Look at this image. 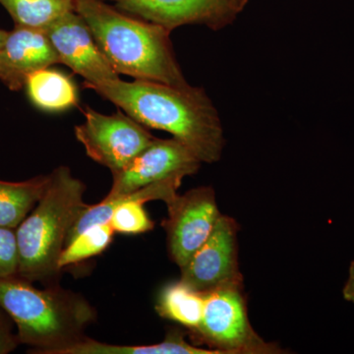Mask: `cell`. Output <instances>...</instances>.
<instances>
[{
	"label": "cell",
	"instance_id": "cell-1",
	"mask_svg": "<svg viewBox=\"0 0 354 354\" xmlns=\"http://www.w3.org/2000/svg\"><path fill=\"white\" fill-rule=\"evenodd\" d=\"M144 127L171 133L201 162L220 160L225 147L218 111L201 88L118 79L91 88Z\"/></svg>",
	"mask_w": 354,
	"mask_h": 354
},
{
	"label": "cell",
	"instance_id": "cell-2",
	"mask_svg": "<svg viewBox=\"0 0 354 354\" xmlns=\"http://www.w3.org/2000/svg\"><path fill=\"white\" fill-rule=\"evenodd\" d=\"M76 12L118 74L187 88L177 62L171 31L109 6L104 0H76Z\"/></svg>",
	"mask_w": 354,
	"mask_h": 354
},
{
	"label": "cell",
	"instance_id": "cell-3",
	"mask_svg": "<svg viewBox=\"0 0 354 354\" xmlns=\"http://www.w3.org/2000/svg\"><path fill=\"white\" fill-rule=\"evenodd\" d=\"M0 306L31 353L57 354L83 339L97 319L95 307L82 295L59 283L38 288L18 276L0 279Z\"/></svg>",
	"mask_w": 354,
	"mask_h": 354
},
{
	"label": "cell",
	"instance_id": "cell-4",
	"mask_svg": "<svg viewBox=\"0 0 354 354\" xmlns=\"http://www.w3.org/2000/svg\"><path fill=\"white\" fill-rule=\"evenodd\" d=\"M86 185L68 167H58L48 174L43 196L31 213L16 227L19 247L18 277L44 286L57 285L58 260L70 228L88 204Z\"/></svg>",
	"mask_w": 354,
	"mask_h": 354
},
{
	"label": "cell",
	"instance_id": "cell-5",
	"mask_svg": "<svg viewBox=\"0 0 354 354\" xmlns=\"http://www.w3.org/2000/svg\"><path fill=\"white\" fill-rule=\"evenodd\" d=\"M192 334L220 354L283 353L276 344L266 342L249 323L243 283L205 293L201 323Z\"/></svg>",
	"mask_w": 354,
	"mask_h": 354
},
{
	"label": "cell",
	"instance_id": "cell-6",
	"mask_svg": "<svg viewBox=\"0 0 354 354\" xmlns=\"http://www.w3.org/2000/svg\"><path fill=\"white\" fill-rule=\"evenodd\" d=\"M84 122L75 127L76 139L88 158L115 174L122 171L156 140L147 127L120 111L106 115L90 106Z\"/></svg>",
	"mask_w": 354,
	"mask_h": 354
},
{
	"label": "cell",
	"instance_id": "cell-7",
	"mask_svg": "<svg viewBox=\"0 0 354 354\" xmlns=\"http://www.w3.org/2000/svg\"><path fill=\"white\" fill-rule=\"evenodd\" d=\"M167 207V218L162 225L167 232L169 256L180 269L209 239L221 213L211 186L176 194Z\"/></svg>",
	"mask_w": 354,
	"mask_h": 354
},
{
	"label": "cell",
	"instance_id": "cell-8",
	"mask_svg": "<svg viewBox=\"0 0 354 354\" xmlns=\"http://www.w3.org/2000/svg\"><path fill=\"white\" fill-rule=\"evenodd\" d=\"M237 234L236 221L221 215L209 239L180 268V281L204 295L221 286L243 283L237 260Z\"/></svg>",
	"mask_w": 354,
	"mask_h": 354
},
{
	"label": "cell",
	"instance_id": "cell-9",
	"mask_svg": "<svg viewBox=\"0 0 354 354\" xmlns=\"http://www.w3.org/2000/svg\"><path fill=\"white\" fill-rule=\"evenodd\" d=\"M44 32L57 50L60 64L82 77L86 88L120 79V74L97 46L87 23L76 11L64 14Z\"/></svg>",
	"mask_w": 354,
	"mask_h": 354
},
{
	"label": "cell",
	"instance_id": "cell-10",
	"mask_svg": "<svg viewBox=\"0 0 354 354\" xmlns=\"http://www.w3.org/2000/svg\"><path fill=\"white\" fill-rule=\"evenodd\" d=\"M201 164L179 140L156 138L125 169L113 174V186L106 197L127 194L172 177L184 179L196 174Z\"/></svg>",
	"mask_w": 354,
	"mask_h": 354
},
{
	"label": "cell",
	"instance_id": "cell-11",
	"mask_svg": "<svg viewBox=\"0 0 354 354\" xmlns=\"http://www.w3.org/2000/svg\"><path fill=\"white\" fill-rule=\"evenodd\" d=\"M124 12L172 32L186 25H203L214 31L232 24L236 11L228 0H104Z\"/></svg>",
	"mask_w": 354,
	"mask_h": 354
},
{
	"label": "cell",
	"instance_id": "cell-12",
	"mask_svg": "<svg viewBox=\"0 0 354 354\" xmlns=\"http://www.w3.org/2000/svg\"><path fill=\"white\" fill-rule=\"evenodd\" d=\"M58 64L57 50L44 30L15 26L0 48V81L17 92L32 73Z\"/></svg>",
	"mask_w": 354,
	"mask_h": 354
},
{
	"label": "cell",
	"instance_id": "cell-13",
	"mask_svg": "<svg viewBox=\"0 0 354 354\" xmlns=\"http://www.w3.org/2000/svg\"><path fill=\"white\" fill-rule=\"evenodd\" d=\"M25 88L32 104L44 111H67L79 102L78 90L73 81L50 67L30 75Z\"/></svg>",
	"mask_w": 354,
	"mask_h": 354
},
{
	"label": "cell",
	"instance_id": "cell-14",
	"mask_svg": "<svg viewBox=\"0 0 354 354\" xmlns=\"http://www.w3.org/2000/svg\"><path fill=\"white\" fill-rule=\"evenodd\" d=\"M208 349L198 348L185 341L183 333L172 330L165 341L150 346H121L90 339L87 335L58 351L57 354H208Z\"/></svg>",
	"mask_w": 354,
	"mask_h": 354
},
{
	"label": "cell",
	"instance_id": "cell-15",
	"mask_svg": "<svg viewBox=\"0 0 354 354\" xmlns=\"http://www.w3.org/2000/svg\"><path fill=\"white\" fill-rule=\"evenodd\" d=\"M48 183V174L21 183L0 180V227H17L38 204Z\"/></svg>",
	"mask_w": 354,
	"mask_h": 354
},
{
	"label": "cell",
	"instance_id": "cell-16",
	"mask_svg": "<svg viewBox=\"0 0 354 354\" xmlns=\"http://www.w3.org/2000/svg\"><path fill=\"white\" fill-rule=\"evenodd\" d=\"M204 304V293L179 281L165 286L158 298L156 311L162 318L187 328L192 334L201 323Z\"/></svg>",
	"mask_w": 354,
	"mask_h": 354
},
{
	"label": "cell",
	"instance_id": "cell-17",
	"mask_svg": "<svg viewBox=\"0 0 354 354\" xmlns=\"http://www.w3.org/2000/svg\"><path fill=\"white\" fill-rule=\"evenodd\" d=\"M15 26L44 30L64 14L76 11V0H0Z\"/></svg>",
	"mask_w": 354,
	"mask_h": 354
},
{
	"label": "cell",
	"instance_id": "cell-18",
	"mask_svg": "<svg viewBox=\"0 0 354 354\" xmlns=\"http://www.w3.org/2000/svg\"><path fill=\"white\" fill-rule=\"evenodd\" d=\"M113 234L114 230L109 223L88 227L64 247L58 260V267L62 271L68 266L100 255L111 245Z\"/></svg>",
	"mask_w": 354,
	"mask_h": 354
},
{
	"label": "cell",
	"instance_id": "cell-19",
	"mask_svg": "<svg viewBox=\"0 0 354 354\" xmlns=\"http://www.w3.org/2000/svg\"><path fill=\"white\" fill-rule=\"evenodd\" d=\"M19 265L16 228L0 227V279L18 276Z\"/></svg>",
	"mask_w": 354,
	"mask_h": 354
},
{
	"label": "cell",
	"instance_id": "cell-20",
	"mask_svg": "<svg viewBox=\"0 0 354 354\" xmlns=\"http://www.w3.org/2000/svg\"><path fill=\"white\" fill-rule=\"evenodd\" d=\"M15 323L0 306V354L12 353L21 344L19 337L13 332Z\"/></svg>",
	"mask_w": 354,
	"mask_h": 354
},
{
	"label": "cell",
	"instance_id": "cell-21",
	"mask_svg": "<svg viewBox=\"0 0 354 354\" xmlns=\"http://www.w3.org/2000/svg\"><path fill=\"white\" fill-rule=\"evenodd\" d=\"M342 295L346 301L354 304V261L349 266L348 278L342 290Z\"/></svg>",
	"mask_w": 354,
	"mask_h": 354
},
{
	"label": "cell",
	"instance_id": "cell-22",
	"mask_svg": "<svg viewBox=\"0 0 354 354\" xmlns=\"http://www.w3.org/2000/svg\"><path fill=\"white\" fill-rule=\"evenodd\" d=\"M228 1H230L232 8H234L237 13H239L245 8L249 0H228Z\"/></svg>",
	"mask_w": 354,
	"mask_h": 354
},
{
	"label": "cell",
	"instance_id": "cell-23",
	"mask_svg": "<svg viewBox=\"0 0 354 354\" xmlns=\"http://www.w3.org/2000/svg\"><path fill=\"white\" fill-rule=\"evenodd\" d=\"M8 31H4V30L0 29V48L3 46L4 41H6Z\"/></svg>",
	"mask_w": 354,
	"mask_h": 354
}]
</instances>
